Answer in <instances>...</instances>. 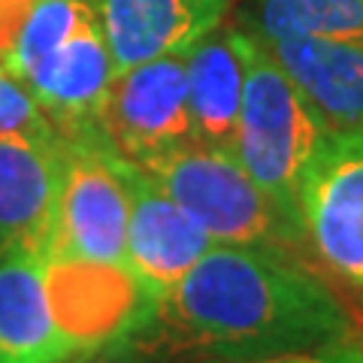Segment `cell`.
Wrapping results in <instances>:
<instances>
[{"label": "cell", "mask_w": 363, "mask_h": 363, "mask_svg": "<svg viewBox=\"0 0 363 363\" xmlns=\"http://www.w3.org/2000/svg\"><path fill=\"white\" fill-rule=\"evenodd\" d=\"M121 173L130 191L124 269L133 285L157 303L200 264L215 242L143 167L121 157Z\"/></svg>", "instance_id": "obj_7"}, {"label": "cell", "mask_w": 363, "mask_h": 363, "mask_svg": "<svg viewBox=\"0 0 363 363\" xmlns=\"http://www.w3.org/2000/svg\"><path fill=\"white\" fill-rule=\"evenodd\" d=\"M88 354L64 327L37 240L0 248V363H70Z\"/></svg>", "instance_id": "obj_8"}, {"label": "cell", "mask_w": 363, "mask_h": 363, "mask_svg": "<svg viewBox=\"0 0 363 363\" xmlns=\"http://www.w3.org/2000/svg\"><path fill=\"white\" fill-rule=\"evenodd\" d=\"M70 363H152V351H145V345L140 342V336H121L112 339V342L100 345L88 354H79Z\"/></svg>", "instance_id": "obj_17"}, {"label": "cell", "mask_w": 363, "mask_h": 363, "mask_svg": "<svg viewBox=\"0 0 363 363\" xmlns=\"http://www.w3.org/2000/svg\"><path fill=\"white\" fill-rule=\"evenodd\" d=\"M245 45L242 28H215L185 52L188 106L194 143L233 152L245 91Z\"/></svg>", "instance_id": "obj_13"}, {"label": "cell", "mask_w": 363, "mask_h": 363, "mask_svg": "<svg viewBox=\"0 0 363 363\" xmlns=\"http://www.w3.org/2000/svg\"><path fill=\"white\" fill-rule=\"evenodd\" d=\"M327 133L330 124L321 118L312 100L267 45L248 33L245 91L233 155L300 233V182Z\"/></svg>", "instance_id": "obj_2"}, {"label": "cell", "mask_w": 363, "mask_h": 363, "mask_svg": "<svg viewBox=\"0 0 363 363\" xmlns=\"http://www.w3.org/2000/svg\"><path fill=\"white\" fill-rule=\"evenodd\" d=\"M52 121L43 116L30 88L0 64V133H49Z\"/></svg>", "instance_id": "obj_15"}, {"label": "cell", "mask_w": 363, "mask_h": 363, "mask_svg": "<svg viewBox=\"0 0 363 363\" xmlns=\"http://www.w3.org/2000/svg\"><path fill=\"white\" fill-rule=\"evenodd\" d=\"M130 191L106 136L67 140V161L45 230V255L64 264L124 267Z\"/></svg>", "instance_id": "obj_4"}, {"label": "cell", "mask_w": 363, "mask_h": 363, "mask_svg": "<svg viewBox=\"0 0 363 363\" xmlns=\"http://www.w3.org/2000/svg\"><path fill=\"white\" fill-rule=\"evenodd\" d=\"M194 218L212 242L297 248L303 233L276 209L240 157L203 143L136 164Z\"/></svg>", "instance_id": "obj_3"}, {"label": "cell", "mask_w": 363, "mask_h": 363, "mask_svg": "<svg viewBox=\"0 0 363 363\" xmlns=\"http://www.w3.org/2000/svg\"><path fill=\"white\" fill-rule=\"evenodd\" d=\"M312 100L330 130L363 124V37H294L264 43Z\"/></svg>", "instance_id": "obj_12"}, {"label": "cell", "mask_w": 363, "mask_h": 363, "mask_svg": "<svg viewBox=\"0 0 363 363\" xmlns=\"http://www.w3.org/2000/svg\"><path fill=\"white\" fill-rule=\"evenodd\" d=\"M233 0H97L100 28L116 73L185 55L224 21Z\"/></svg>", "instance_id": "obj_10"}, {"label": "cell", "mask_w": 363, "mask_h": 363, "mask_svg": "<svg viewBox=\"0 0 363 363\" xmlns=\"http://www.w3.org/2000/svg\"><path fill=\"white\" fill-rule=\"evenodd\" d=\"M100 130L133 164L194 143L185 55H164L116 73L100 112Z\"/></svg>", "instance_id": "obj_6"}, {"label": "cell", "mask_w": 363, "mask_h": 363, "mask_svg": "<svg viewBox=\"0 0 363 363\" xmlns=\"http://www.w3.org/2000/svg\"><path fill=\"white\" fill-rule=\"evenodd\" d=\"M185 363H363V345L357 339L342 345H327V348H309V351H288V354H272V357H255V360H185Z\"/></svg>", "instance_id": "obj_16"}, {"label": "cell", "mask_w": 363, "mask_h": 363, "mask_svg": "<svg viewBox=\"0 0 363 363\" xmlns=\"http://www.w3.org/2000/svg\"><path fill=\"white\" fill-rule=\"evenodd\" d=\"M149 342L191 360H255L342 345L354 321L291 248L221 245L155 303Z\"/></svg>", "instance_id": "obj_1"}, {"label": "cell", "mask_w": 363, "mask_h": 363, "mask_svg": "<svg viewBox=\"0 0 363 363\" xmlns=\"http://www.w3.org/2000/svg\"><path fill=\"white\" fill-rule=\"evenodd\" d=\"M297 200L303 242L336 279L363 294V124L324 136Z\"/></svg>", "instance_id": "obj_5"}, {"label": "cell", "mask_w": 363, "mask_h": 363, "mask_svg": "<svg viewBox=\"0 0 363 363\" xmlns=\"http://www.w3.org/2000/svg\"><path fill=\"white\" fill-rule=\"evenodd\" d=\"M67 136L0 133V248L16 240H37L45 248L61 173Z\"/></svg>", "instance_id": "obj_11"}, {"label": "cell", "mask_w": 363, "mask_h": 363, "mask_svg": "<svg viewBox=\"0 0 363 363\" xmlns=\"http://www.w3.org/2000/svg\"><path fill=\"white\" fill-rule=\"evenodd\" d=\"M112 79L116 67L100 28V16H91L25 79V85L52 128L73 140L97 133L104 136L100 112Z\"/></svg>", "instance_id": "obj_9"}, {"label": "cell", "mask_w": 363, "mask_h": 363, "mask_svg": "<svg viewBox=\"0 0 363 363\" xmlns=\"http://www.w3.org/2000/svg\"><path fill=\"white\" fill-rule=\"evenodd\" d=\"M242 30L260 43L363 37V0H248Z\"/></svg>", "instance_id": "obj_14"}]
</instances>
